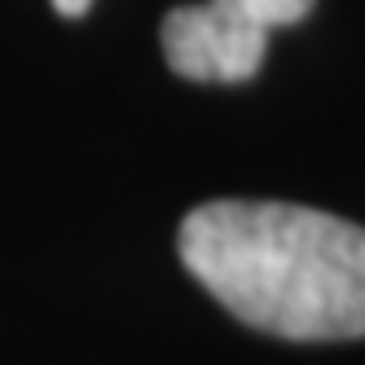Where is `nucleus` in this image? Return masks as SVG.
Listing matches in <instances>:
<instances>
[{"instance_id": "nucleus-2", "label": "nucleus", "mask_w": 365, "mask_h": 365, "mask_svg": "<svg viewBox=\"0 0 365 365\" xmlns=\"http://www.w3.org/2000/svg\"><path fill=\"white\" fill-rule=\"evenodd\" d=\"M163 58L180 80L198 84H242L264 66L269 31L247 27L220 5H176L163 18Z\"/></svg>"}, {"instance_id": "nucleus-3", "label": "nucleus", "mask_w": 365, "mask_h": 365, "mask_svg": "<svg viewBox=\"0 0 365 365\" xmlns=\"http://www.w3.org/2000/svg\"><path fill=\"white\" fill-rule=\"evenodd\" d=\"M225 14L242 18L247 27H259V31H277V27H295L312 14L317 0H212Z\"/></svg>"}, {"instance_id": "nucleus-1", "label": "nucleus", "mask_w": 365, "mask_h": 365, "mask_svg": "<svg viewBox=\"0 0 365 365\" xmlns=\"http://www.w3.org/2000/svg\"><path fill=\"white\" fill-rule=\"evenodd\" d=\"M185 264L238 322L299 344L365 334V229L299 202H202L176 233Z\"/></svg>"}, {"instance_id": "nucleus-4", "label": "nucleus", "mask_w": 365, "mask_h": 365, "mask_svg": "<svg viewBox=\"0 0 365 365\" xmlns=\"http://www.w3.org/2000/svg\"><path fill=\"white\" fill-rule=\"evenodd\" d=\"M53 9H58L62 18H84V14L93 9V0H53Z\"/></svg>"}]
</instances>
